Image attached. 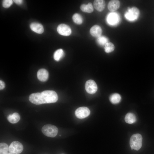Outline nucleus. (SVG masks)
Masks as SVG:
<instances>
[{"label":"nucleus","instance_id":"nucleus-1","mask_svg":"<svg viewBox=\"0 0 154 154\" xmlns=\"http://www.w3.org/2000/svg\"><path fill=\"white\" fill-rule=\"evenodd\" d=\"M58 99L57 94L55 91L49 90L33 93L29 97L30 101L36 105L55 103Z\"/></svg>","mask_w":154,"mask_h":154},{"label":"nucleus","instance_id":"nucleus-2","mask_svg":"<svg viewBox=\"0 0 154 154\" xmlns=\"http://www.w3.org/2000/svg\"><path fill=\"white\" fill-rule=\"evenodd\" d=\"M142 137L139 133L133 135L130 140V145L131 149L135 150H139L142 145Z\"/></svg>","mask_w":154,"mask_h":154},{"label":"nucleus","instance_id":"nucleus-3","mask_svg":"<svg viewBox=\"0 0 154 154\" xmlns=\"http://www.w3.org/2000/svg\"><path fill=\"white\" fill-rule=\"evenodd\" d=\"M42 131L45 135L53 137H55L57 134L58 129L54 125L47 124L43 126L42 128Z\"/></svg>","mask_w":154,"mask_h":154},{"label":"nucleus","instance_id":"nucleus-4","mask_svg":"<svg viewBox=\"0 0 154 154\" xmlns=\"http://www.w3.org/2000/svg\"><path fill=\"white\" fill-rule=\"evenodd\" d=\"M22 144L20 142L14 141L10 144L9 147V151L11 154H19L23 151Z\"/></svg>","mask_w":154,"mask_h":154},{"label":"nucleus","instance_id":"nucleus-5","mask_svg":"<svg viewBox=\"0 0 154 154\" xmlns=\"http://www.w3.org/2000/svg\"><path fill=\"white\" fill-rule=\"evenodd\" d=\"M139 14V11L136 7L129 8L128 11L125 15V18L128 20L133 21L137 19Z\"/></svg>","mask_w":154,"mask_h":154},{"label":"nucleus","instance_id":"nucleus-6","mask_svg":"<svg viewBox=\"0 0 154 154\" xmlns=\"http://www.w3.org/2000/svg\"><path fill=\"white\" fill-rule=\"evenodd\" d=\"M90 114L89 109L86 107H80L77 108L75 112L76 116L80 119H83L87 117Z\"/></svg>","mask_w":154,"mask_h":154},{"label":"nucleus","instance_id":"nucleus-7","mask_svg":"<svg viewBox=\"0 0 154 154\" xmlns=\"http://www.w3.org/2000/svg\"><path fill=\"white\" fill-rule=\"evenodd\" d=\"M85 89L86 92L90 94H94L98 89V87L95 82L92 80L86 81L85 85Z\"/></svg>","mask_w":154,"mask_h":154},{"label":"nucleus","instance_id":"nucleus-8","mask_svg":"<svg viewBox=\"0 0 154 154\" xmlns=\"http://www.w3.org/2000/svg\"><path fill=\"white\" fill-rule=\"evenodd\" d=\"M57 30L59 34L63 36H69L71 33V30L70 27L64 24L59 25L58 26Z\"/></svg>","mask_w":154,"mask_h":154},{"label":"nucleus","instance_id":"nucleus-9","mask_svg":"<svg viewBox=\"0 0 154 154\" xmlns=\"http://www.w3.org/2000/svg\"><path fill=\"white\" fill-rule=\"evenodd\" d=\"M49 74L48 71L44 69L39 70L37 72V77L38 79L42 82L47 80L48 78Z\"/></svg>","mask_w":154,"mask_h":154},{"label":"nucleus","instance_id":"nucleus-10","mask_svg":"<svg viewBox=\"0 0 154 154\" xmlns=\"http://www.w3.org/2000/svg\"><path fill=\"white\" fill-rule=\"evenodd\" d=\"M90 33L93 37L98 38L101 36L102 33V30L99 26L95 25L90 29Z\"/></svg>","mask_w":154,"mask_h":154},{"label":"nucleus","instance_id":"nucleus-11","mask_svg":"<svg viewBox=\"0 0 154 154\" xmlns=\"http://www.w3.org/2000/svg\"><path fill=\"white\" fill-rule=\"evenodd\" d=\"M30 27L32 30L38 34H42L44 31L43 26L38 23L36 22L32 23L30 24Z\"/></svg>","mask_w":154,"mask_h":154},{"label":"nucleus","instance_id":"nucleus-12","mask_svg":"<svg viewBox=\"0 0 154 154\" xmlns=\"http://www.w3.org/2000/svg\"><path fill=\"white\" fill-rule=\"evenodd\" d=\"M120 5V2L119 1L111 0L109 2L108 7L109 11L111 12H114L119 8Z\"/></svg>","mask_w":154,"mask_h":154},{"label":"nucleus","instance_id":"nucleus-13","mask_svg":"<svg viewBox=\"0 0 154 154\" xmlns=\"http://www.w3.org/2000/svg\"><path fill=\"white\" fill-rule=\"evenodd\" d=\"M118 15L116 13H112L108 15L107 20L109 24L113 25L118 21Z\"/></svg>","mask_w":154,"mask_h":154},{"label":"nucleus","instance_id":"nucleus-14","mask_svg":"<svg viewBox=\"0 0 154 154\" xmlns=\"http://www.w3.org/2000/svg\"><path fill=\"white\" fill-rule=\"evenodd\" d=\"M93 4L95 9L99 12L103 11L106 5L105 1L103 0H94Z\"/></svg>","mask_w":154,"mask_h":154},{"label":"nucleus","instance_id":"nucleus-15","mask_svg":"<svg viewBox=\"0 0 154 154\" xmlns=\"http://www.w3.org/2000/svg\"><path fill=\"white\" fill-rule=\"evenodd\" d=\"M20 117L19 114L15 112L12 114L9 115L7 117L8 121L12 123H16L20 120Z\"/></svg>","mask_w":154,"mask_h":154},{"label":"nucleus","instance_id":"nucleus-16","mask_svg":"<svg viewBox=\"0 0 154 154\" xmlns=\"http://www.w3.org/2000/svg\"><path fill=\"white\" fill-rule=\"evenodd\" d=\"M125 120L127 123L131 124L136 121V117L133 113H128L125 116Z\"/></svg>","mask_w":154,"mask_h":154},{"label":"nucleus","instance_id":"nucleus-17","mask_svg":"<svg viewBox=\"0 0 154 154\" xmlns=\"http://www.w3.org/2000/svg\"><path fill=\"white\" fill-rule=\"evenodd\" d=\"M80 9L82 11L88 13H91L94 10L93 5L91 3H89L87 5L82 4L80 6Z\"/></svg>","mask_w":154,"mask_h":154},{"label":"nucleus","instance_id":"nucleus-18","mask_svg":"<svg viewBox=\"0 0 154 154\" xmlns=\"http://www.w3.org/2000/svg\"><path fill=\"white\" fill-rule=\"evenodd\" d=\"M121 99L120 95L117 93H114L110 96L109 100L113 104H116L119 103Z\"/></svg>","mask_w":154,"mask_h":154},{"label":"nucleus","instance_id":"nucleus-19","mask_svg":"<svg viewBox=\"0 0 154 154\" xmlns=\"http://www.w3.org/2000/svg\"><path fill=\"white\" fill-rule=\"evenodd\" d=\"M64 55V52L62 49H59L57 50L54 54V58L56 61H59Z\"/></svg>","mask_w":154,"mask_h":154},{"label":"nucleus","instance_id":"nucleus-20","mask_svg":"<svg viewBox=\"0 0 154 154\" xmlns=\"http://www.w3.org/2000/svg\"><path fill=\"white\" fill-rule=\"evenodd\" d=\"M72 19L74 22L77 24H81L83 21V19L81 16L77 13L74 14L72 16Z\"/></svg>","mask_w":154,"mask_h":154},{"label":"nucleus","instance_id":"nucleus-21","mask_svg":"<svg viewBox=\"0 0 154 154\" xmlns=\"http://www.w3.org/2000/svg\"><path fill=\"white\" fill-rule=\"evenodd\" d=\"M104 48L105 52L109 53L112 52L114 50L115 46L112 42H108L105 44Z\"/></svg>","mask_w":154,"mask_h":154},{"label":"nucleus","instance_id":"nucleus-22","mask_svg":"<svg viewBox=\"0 0 154 154\" xmlns=\"http://www.w3.org/2000/svg\"><path fill=\"white\" fill-rule=\"evenodd\" d=\"M9 151V147L8 145L4 143H0V154H4Z\"/></svg>","mask_w":154,"mask_h":154},{"label":"nucleus","instance_id":"nucleus-23","mask_svg":"<svg viewBox=\"0 0 154 154\" xmlns=\"http://www.w3.org/2000/svg\"><path fill=\"white\" fill-rule=\"evenodd\" d=\"M108 39L104 36H101L98 38L97 41L98 43L101 45H104L108 42Z\"/></svg>","mask_w":154,"mask_h":154},{"label":"nucleus","instance_id":"nucleus-24","mask_svg":"<svg viewBox=\"0 0 154 154\" xmlns=\"http://www.w3.org/2000/svg\"><path fill=\"white\" fill-rule=\"evenodd\" d=\"M13 1L12 0H4L2 3L3 7L5 8H7L12 4Z\"/></svg>","mask_w":154,"mask_h":154},{"label":"nucleus","instance_id":"nucleus-25","mask_svg":"<svg viewBox=\"0 0 154 154\" xmlns=\"http://www.w3.org/2000/svg\"><path fill=\"white\" fill-rule=\"evenodd\" d=\"M5 87V84L4 82L2 81H0V90L3 89Z\"/></svg>","mask_w":154,"mask_h":154},{"label":"nucleus","instance_id":"nucleus-26","mask_svg":"<svg viewBox=\"0 0 154 154\" xmlns=\"http://www.w3.org/2000/svg\"><path fill=\"white\" fill-rule=\"evenodd\" d=\"M16 4L20 5L22 4L23 3V0H14L13 1Z\"/></svg>","mask_w":154,"mask_h":154},{"label":"nucleus","instance_id":"nucleus-27","mask_svg":"<svg viewBox=\"0 0 154 154\" xmlns=\"http://www.w3.org/2000/svg\"><path fill=\"white\" fill-rule=\"evenodd\" d=\"M4 154H11V153H8V152H7V153H6Z\"/></svg>","mask_w":154,"mask_h":154},{"label":"nucleus","instance_id":"nucleus-28","mask_svg":"<svg viewBox=\"0 0 154 154\" xmlns=\"http://www.w3.org/2000/svg\"><path fill=\"white\" fill-rule=\"evenodd\" d=\"M60 135V136H61V135Z\"/></svg>","mask_w":154,"mask_h":154},{"label":"nucleus","instance_id":"nucleus-29","mask_svg":"<svg viewBox=\"0 0 154 154\" xmlns=\"http://www.w3.org/2000/svg\"></svg>","mask_w":154,"mask_h":154}]
</instances>
